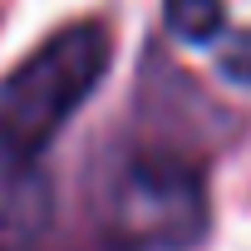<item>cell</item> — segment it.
Segmentation results:
<instances>
[{"instance_id": "1", "label": "cell", "mask_w": 251, "mask_h": 251, "mask_svg": "<svg viewBox=\"0 0 251 251\" xmlns=\"http://www.w3.org/2000/svg\"><path fill=\"white\" fill-rule=\"evenodd\" d=\"M89 217L103 251H187L207 236V168L197 148L143 128L108 143L89 173Z\"/></svg>"}, {"instance_id": "2", "label": "cell", "mask_w": 251, "mask_h": 251, "mask_svg": "<svg viewBox=\"0 0 251 251\" xmlns=\"http://www.w3.org/2000/svg\"><path fill=\"white\" fill-rule=\"evenodd\" d=\"M108 64H113V35L99 20H74L54 30L0 84V133L50 153V143L64 133V123L103 84Z\"/></svg>"}, {"instance_id": "3", "label": "cell", "mask_w": 251, "mask_h": 251, "mask_svg": "<svg viewBox=\"0 0 251 251\" xmlns=\"http://www.w3.org/2000/svg\"><path fill=\"white\" fill-rule=\"evenodd\" d=\"M54 226V177L45 148L0 133V251H40Z\"/></svg>"}, {"instance_id": "4", "label": "cell", "mask_w": 251, "mask_h": 251, "mask_svg": "<svg viewBox=\"0 0 251 251\" xmlns=\"http://www.w3.org/2000/svg\"><path fill=\"white\" fill-rule=\"evenodd\" d=\"M163 25L187 45H212L226 30V0H163Z\"/></svg>"}, {"instance_id": "5", "label": "cell", "mask_w": 251, "mask_h": 251, "mask_svg": "<svg viewBox=\"0 0 251 251\" xmlns=\"http://www.w3.org/2000/svg\"><path fill=\"white\" fill-rule=\"evenodd\" d=\"M217 69H222V79L251 89V30H236L217 45Z\"/></svg>"}]
</instances>
